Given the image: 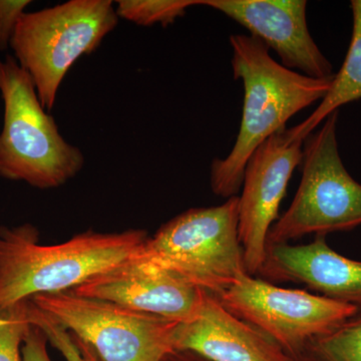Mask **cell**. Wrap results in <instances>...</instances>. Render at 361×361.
I'll return each mask as SVG.
<instances>
[{"mask_svg":"<svg viewBox=\"0 0 361 361\" xmlns=\"http://www.w3.org/2000/svg\"><path fill=\"white\" fill-rule=\"evenodd\" d=\"M118 21L111 0H70L21 16L11 49L32 78L45 110L54 108L71 66L96 51Z\"/></svg>","mask_w":361,"mask_h":361,"instance_id":"obj_5","label":"cell"},{"mask_svg":"<svg viewBox=\"0 0 361 361\" xmlns=\"http://www.w3.org/2000/svg\"><path fill=\"white\" fill-rule=\"evenodd\" d=\"M288 355L293 361H361V308Z\"/></svg>","mask_w":361,"mask_h":361,"instance_id":"obj_15","label":"cell"},{"mask_svg":"<svg viewBox=\"0 0 361 361\" xmlns=\"http://www.w3.org/2000/svg\"><path fill=\"white\" fill-rule=\"evenodd\" d=\"M304 141H290L287 128L271 135L252 154L239 197V239L249 275L259 274L267 236L297 166L302 161Z\"/></svg>","mask_w":361,"mask_h":361,"instance_id":"obj_9","label":"cell"},{"mask_svg":"<svg viewBox=\"0 0 361 361\" xmlns=\"http://www.w3.org/2000/svg\"><path fill=\"white\" fill-rule=\"evenodd\" d=\"M0 177L37 189L58 188L84 167L82 151L66 141L40 103L32 78L13 56L0 59Z\"/></svg>","mask_w":361,"mask_h":361,"instance_id":"obj_4","label":"cell"},{"mask_svg":"<svg viewBox=\"0 0 361 361\" xmlns=\"http://www.w3.org/2000/svg\"><path fill=\"white\" fill-rule=\"evenodd\" d=\"M116 4L118 18L141 26H166L182 18L190 7L201 6V0H120Z\"/></svg>","mask_w":361,"mask_h":361,"instance_id":"obj_16","label":"cell"},{"mask_svg":"<svg viewBox=\"0 0 361 361\" xmlns=\"http://www.w3.org/2000/svg\"><path fill=\"white\" fill-rule=\"evenodd\" d=\"M70 291L180 323L198 316L206 292L172 273L149 269L130 259Z\"/></svg>","mask_w":361,"mask_h":361,"instance_id":"obj_11","label":"cell"},{"mask_svg":"<svg viewBox=\"0 0 361 361\" xmlns=\"http://www.w3.org/2000/svg\"><path fill=\"white\" fill-rule=\"evenodd\" d=\"M259 274L268 282L304 284L319 295L361 308V261L337 253L325 236L304 245L267 244Z\"/></svg>","mask_w":361,"mask_h":361,"instance_id":"obj_12","label":"cell"},{"mask_svg":"<svg viewBox=\"0 0 361 361\" xmlns=\"http://www.w3.org/2000/svg\"><path fill=\"white\" fill-rule=\"evenodd\" d=\"M30 0H0V51L11 47V39Z\"/></svg>","mask_w":361,"mask_h":361,"instance_id":"obj_19","label":"cell"},{"mask_svg":"<svg viewBox=\"0 0 361 361\" xmlns=\"http://www.w3.org/2000/svg\"><path fill=\"white\" fill-rule=\"evenodd\" d=\"M28 317L33 325L44 332L47 341L59 349L68 361H99L96 353L77 337L44 314L32 301L28 304Z\"/></svg>","mask_w":361,"mask_h":361,"instance_id":"obj_18","label":"cell"},{"mask_svg":"<svg viewBox=\"0 0 361 361\" xmlns=\"http://www.w3.org/2000/svg\"><path fill=\"white\" fill-rule=\"evenodd\" d=\"M339 111L303 142L302 178L291 206L273 224L267 244L325 236L361 226V184L344 167L337 142Z\"/></svg>","mask_w":361,"mask_h":361,"instance_id":"obj_6","label":"cell"},{"mask_svg":"<svg viewBox=\"0 0 361 361\" xmlns=\"http://www.w3.org/2000/svg\"><path fill=\"white\" fill-rule=\"evenodd\" d=\"M215 297L232 314L277 342L287 355L360 310L319 294L281 288L249 274Z\"/></svg>","mask_w":361,"mask_h":361,"instance_id":"obj_8","label":"cell"},{"mask_svg":"<svg viewBox=\"0 0 361 361\" xmlns=\"http://www.w3.org/2000/svg\"><path fill=\"white\" fill-rule=\"evenodd\" d=\"M230 45L233 75L244 85L243 113L231 152L225 159L213 161L210 176L212 191L226 199L238 193L256 149L285 129L292 116L322 101L334 78H311L285 68L251 35H231Z\"/></svg>","mask_w":361,"mask_h":361,"instance_id":"obj_1","label":"cell"},{"mask_svg":"<svg viewBox=\"0 0 361 361\" xmlns=\"http://www.w3.org/2000/svg\"><path fill=\"white\" fill-rule=\"evenodd\" d=\"M30 326L27 300L0 310V361H23L21 344Z\"/></svg>","mask_w":361,"mask_h":361,"instance_id":"obj_17","label":"cell"},{"mask_svg":"<svg viewBox=\"0 0 361 361\" xmlns=\"http://www.w3.org/2000/svg\"><path fill=\"white\" fill-rule=\"evenodd\" d=\"M47 341L44 332L32 324L21 348L23 361H51L47 353Z\"/></svg>","mask_w":361,"mask_h":361,"instance_id":"obj_20","label":"cell"},{"mask_svg":"<svg viewBox=\"0 0 361 361\" xmlns=\"http://www.w3.org/2000/svg\"><path fill=\"white\" fill-rule=\"evenodd\" d=\"M148 233L85 232L58 245L39 244L30 224L0 229V310L40 294L70 291L129 260Z\"/></svg>","mask_w":361,"mask_h":361,"instance_id":"obj_2","label":"cell"},{"mask_svg":"<svg viewBox=\"0 0 361 361\" xmlns=\"http://www.w3.org/2000/svg\"><path fill=\"white\" fill-rule=\"evenodd\" d=\"M161 361H211L197 355L193 351L173 350L169 353Z\"/></svg>","mask_w":361,"mask_h":361,"instance_id":"obj_21","label":"cell"},{"mask_svg":"<svg viewBox=\"0 0 361 361\" xmlns=\"http://www.w3.org/2000/svg\"><path fill=\"white\" fill-rule=\"evenodd\" d=\"M45 315L84 342L99 361H161L174 350L179 322L71 291L30 299Z\"/></svg>","mask_w":361,"mask_h":361,"instance_id":"obj_7","label":"cell"},{"mask_svg":"<svg viewBox=\"0 0 361 361\" xmlns=\"http://www.w3.org/2000/svg\"><path fill=\"white\" fill-rule=\"evenodd\" d=\"M174 350L193 351L211 361H293L277 342L208 292L198 316L178 324Z\"/></svg>","mask_w":361,"mask_h":361,"instance_id":"obj_13","label":"cell"},{"mask_svg":"<svg viewBox=\"0 0 361 361\" xmlns=\"http://www.w3.org/2000/svg\"><path fill=\"white\" fill-rule=\"evenodd\" d=\"M244 26L276 52L282 66L314 78H334V68L308 30L304 0H201Z\"/></svg>","mask_w":361,"mask_h":361,"instance_id":"obj_10","label":"cell"},{"mask_svg":"<svg viewBox=\"0 0 361 361\" xmlns=\"http://www.w3.org/2000/svg\"><path fill=\"white\" fill-rule=\"evenodd\" d=\"M239 197L190 209L161 226L130 258L218 296L248 274L239 239Z\"/></svg>","mask_w":361,"mask_h":361,"instance_id":"obj_3","label":"cell"},{"mask_svg":"<svg viewBox=\"0 0 361 361\" xmlns=\"http://www.w3.org/2000/svg\"><path fill=\"white\" fill-rule=\"evenodd\" d=\"M353 33L343 65L332 78L327 94L305 121L287 129L290 141H304L329 116L341 106L361 99V0L350 2Z\"/></svg>","mask_w":361,"mask_h":361,"instance_id":"obj_14","label":"cell"}]
</instances>
